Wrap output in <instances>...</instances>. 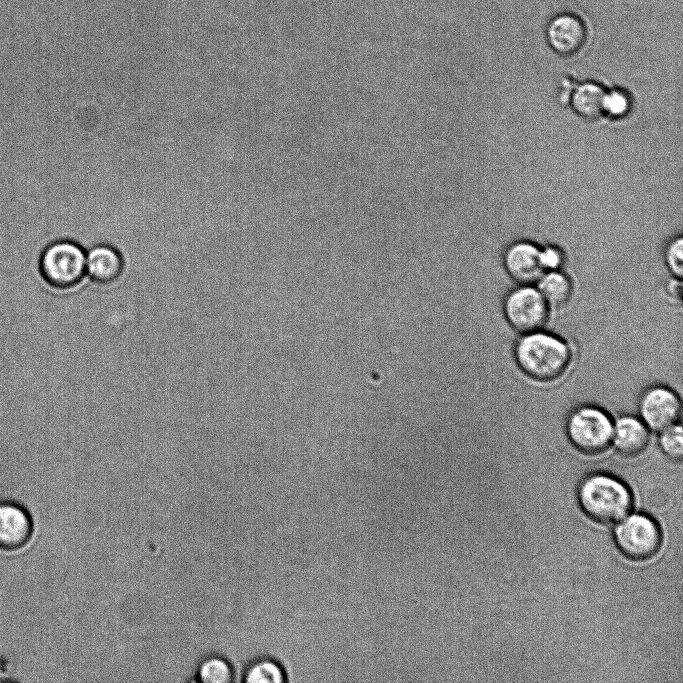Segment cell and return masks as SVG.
I'll use <instances>...</instances> for the list:
<instances>
[{
	"mask_svg": "<svg viewBox=\"0 0 683 683\" xmlns=\"http://www.w3.org/2000/svg\"><path fill=\"white\" fill-rule=\"evenodd\" d=\"M504 265L509 276L521 285H531L545 272L540 249L530 242L512 244L505 252Z\"/></svg>",
	"mask_w": 683,
	"mask_h": 683,
	"instance_id": "30bf717a",
	"label": "cell"
},
{
	"mask_svg": "<svg viewBox=\"0 0 683 683\" xmlns=\"http://www.w3.org/2000/svg\"><path fill=\"white\" fill-rule=\"evenodd\" d=\"M33 518L30 512L14 501H0V551L23 549L32 539Z\"/></svg>",
	"mask_w": 683,
	"mask_h": 683,
	"instance_id": "ba28073f",
	"label": "cell"
},
{
	"mask_svg": "<svg viewBox=\"0 0 683 683\" xmlns=\"http://www.w3.org/2000/svg\"><path fill=\"white\" fill-rule=\"evenodd\" d=\"M659 445L664 454L670 459L675 461H680L682 459L683 429L680 422L660 431Z\"/></svg>",
	"mask_w": 683,
	"mask_h": 683,
	"instance_id": "e0dca14e",
	"label": "cell"
},
{
	"mask_svg": "<svg viewBox=\"0 0 683 683\" xmlns=\"http://www.w3.org/2000/svg\"><path fill=\"white\" fill-rule=\"evenodd\" d=\"M578 500L583 512L599 523H614L632 507L628 487L614 476L596 473L587 476L578 488Z\"/></svg>",
	"mask_w": 683,
	"mask_h": 683,
	"instance_id": "7a4b0ae2",
	"label": "cell"
},
{
	"mask_svg": "<svg viewBox=\"0 0 683 683\" xmlns=\"http://www.w3.org/2000/svg\"><path fill=\"white\" fill-rule=\"evenodd\" d=\"M613 420L603 409L583 405L573 410L566 421V434L571 444L586 455H597L612 443Z\"/></svg>",
	"mask_w": 683,
	"mask_h": 683,
	"instance_id": "277c9868",
	"label": "cell"
},
{
	"mask_svg": "<svg viewBox=\"0 0 683 683\" xmlns=\"http://www.w3.org/2000/svg\"><path fill=\"white\" fill-rule=\"evenodd\" d=\"M231 664L224 658L212 656L203 660L197 669V679L203 683H228L233 680Z\"/></svg>",
	"mask_w": 683,
	"mask_h": 683,
	"instance_id": "2e32d148",
	"label": "cell"
},
{
	"mask_svg": "<svg viewBox=\"0 0 683 683\" xmlns=\"http://www.w3.org/2000/svg\"><path fill=\"white\" fill-rule=\"evenodd\" d=\"M123 270L121 253L110 245H96L86 253V275L97 284L109 285L116 282Z\"/></svg>",
	"mask_w": 683,
	"mask_h": 683,
	"instance_id": "8fae6325",
	"label": "cell"
},
{
	"mask_svg": "<svg viewBox=\"0 0 683 683\" xmlns=\"http://www.w3.org/2000/svg\"><path fill=\"white\" fill-rule=\"evenodd\" d=\"M605 91L594 82H586L575 87L570 96L573 110L585 119H596L603 114Z\"/></svg>",
	"mask_w": 683,
	"mask_h": 683,
	"instance_id": "4fadbf2b",
	"label": "cell"
},
{
	"mask_svg": "<svg viewBox=\"0 0 683 683\" xmlns=\"http://www.w3.org/2000/svg\"><path fill=\"white\" fill-rule=\"evenodd\" d=\"M649 431L640 418L621 416L613 422L611 444L623 456H637L648 446Z\"/></svg>",
	"mask_w": 683,
	"mask_h": 683,
	"instance_id": "7c38bea8",
	"label": "cell"
},
{
	"mask_svg": "<svg viewBox=\"0 0 683 683\" xmlns=\"http://www.w3.org/2000/svg\"><path fill=\"white\" fill-rule=\"evenodd\" d=\"M545 37L549 47L561 56L576 54L585 45L587 28L584 21L571 12L554 15L546 25Z\"/></svg>",
	"mask_w": 683,
	"mask_h": 683,
	"instance_id": "9c48e42d",
	"label": "cell"
},
{
	"mask_svg": "<svg viewBox=\"0 0 683 683\" xmlns=\"http://www.w3.org/2000/svg\"><path fill=\"white\" fill-rule=\"evenodd\" d=\"M287 680L284 667L271 658H261L252 662L244 673V681L248 683H281Z\"/></svg>",
	"mask_w": 683,
	"mask_h": 683,
	"instance_id": "9a60e30c",
	"label": "cell"
},
{
	"mask_svg": "<svg viewBox=\"0 0 683 683\" xmlns=\"http://www.w3.org/2000/svg\"><path fill=\"white\" fill-rule=\"evenodd\" d=\"M665 261L672 275L681 280L683 276V240L681 237L669 243L665 251Z\"/></svg>",
	"mask_w": 683,
	"mask_h": 683,
	"instance_id": "d6986e66",
	"label": "cell"
},
{
	"mask_svg": "<svg viewBox=\"0 0 683 683\" xmlns=\"http://www.w3.org/2000/svg\"><path fill=\"white\" fill-rule=\"evenodd\" d=\"M538 291L549 307L565 306L572 295L570 278L559 270L544 272L537 281Z\"/></svg>",
	"mask_w": 683,
	"mask_h": 683,
	"instance_id": "5bb4252c",
	"label": "cell"
},
{
	"mask_svg": "<svg viewBox=\"0 0 683 683\" xmlns=\"http://www.w3.org/2000/svg\"><path fill=\"white\" fill-rule=\"evenodd\" d=\"M615 543L629 560L644 561L653 557L661 545L657 523L644 514H632L616 527Z\"/></svg>",
	"mask_w": 683,
	"mask_h": 683,
	"instance_id": "5b68a950",
	"label": "cell"
},
{
	"mask_svg": "<svg viewBox=\"0 0 683 683\" xmlns=\"http://www.w3.org/2000/svg\"><path fill=\"white\" fill-rule=\"evenodd\" d=\"M517 365L529 378L551 382L560 378L571 361V350L560 337L541 330L525 333L514 349Z\"/></svg>",
	"mask_w": 683,
	"mask_h": 683,
	"instance_id": "6da1fadb",
	"label": "cell"
},
{
	"mask_svg": "<svg viewBox=\"0 0 683 683\" xmlns=\"http://www.w3.org/2000/svg\"><path fill=\"white\" fill-rule=\"evenodd\" d=\"M540 260L545 271L558 270L563 263V254L558 248L549 246L540 249Z\"/></svg>",
	"mask_w": 683,
	"mask_h": 683,
	"instance_id": "ffe728a7",
	"label": "cell"
},
{
	"mask_svg": "<svg viewBox=\"0 0 683 683\" xmlns=\"http://www.w3.org/2000/svg\"><path fill=\"white\" fill-rule=\"evenodd\" d=\"M631 109V98L623 90L614 89L605 92L603 101V114L618 119L626 116Z\"/></svg>",
	"mask_w": 683,
	"mask_h": 683,
	"instance_id": "ac0fdd59",
	"label": "cell"
},
{
	"mask_svg": "<svg viewBox=\"0 0 683 683\" xmlns=\"http://www.w3.org/2000/svg\"><path fill=\"white\" fill-rule=\"evenodd\" d=\"M639 415L646 427L655 432L679 422L682 404L679 396L666 386H652L639 399Z\"/></svg>",
	"mask_w": 683,
	"mask_h": 683,
	"instance_id": "52a82bcc",
	"label": "cell"
},
{
	"mask_svg": "<svg viewBox=\"0 0 683 683\" xmlns=\"http://www.w3.org/2000/svg\"><path fill=\"white\" fill-rule=\"evenodd\" d=\"M503 308L511 327L525 334L544 327L550 307L536 287L521 285L509 292Z\"/></svg>",
	"mask_w": 683,
	"mask_h": 683,
	"instance_id": "8992f818",
	"label": "cell"
},
{
	"mask_svg": "<svg viewBox=\"0 0 683 683\" xmlns=\"http://www.w3.org/2000/svg\"><path fill=\"white\" fill-rule=\"evenodd\" d=\"M39 269L50 287L57 290L72 289L86 275V252L76 242L54 241L41 253Z\"/></svg>",
	"mask_w": 683,
	"mask_h": 683,
	"instance_id": "3957f363",
	"label": "cell"
}]
</instances>
